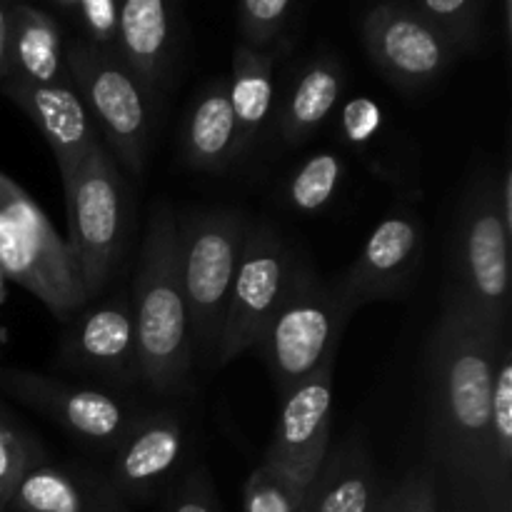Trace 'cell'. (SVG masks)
Returning a JSON list of instances; mask_svg holds the SVG:
<instances>
[{
  "label": "cell",
  "mask_w": 512,
  "mask_h": 512,
  "mask_svg": "<svg viewBox=\"0 0 512 512\" xmlns=\"http://www.w3.org/2000/svg\"><path fill=\"white\" fill-rule=\"evenodd\" d=\"M375 503L373 470L363 455L350 448L325 458L305 490L300 512H373Z\"/></svg>",
  "instance_id": "cell-23"
},
{
  "label": "cell",
  "mask_w": 512,
  "mask_h": 512,
  "mask_svg": "<svg viewBox=\"0 0 512 512\" xmlns=\"http://www.w3.org/2000/svg\"><path fill=\"white\" fill-rule=\"evenodd\" d=\"M0 270L58 320L75 318L88 305L68 243L55 233L43 208L5 173H0Z\"/></svg>",
  "instance_id": "cell-4"
},
{
  "label": "cell",
  "mask_w": 512,
  "mask_h": 512,
  "mask_svg": "<svg viewBox=\"0 0 512 512\" xmlns=\"http://www.w3.org/2000/svg\"><path fill=\"white\" fill-rule=\"evenodd\" d=\"M185 448L183 423L175 413L143 415L120 440L110 463V488L123 498H148L178 468Z\"/></svg>",
  "instance_id": "cell-16"
},
{
  "label": "cell",
  "mask_w": 512,
  "mask_h": 512,
  "mask_svg": "<svg viewBox=\"0 0 512 512\" xmlns=\"http://www.w3.org/2000/svg\"><path fill=\"white\" fill-rule=\"evenodd\" d=\"M273 65L275 53H255L245 45L235 48L228 98L238 128V155H243L255 143L270 118L275 100Z\"/></svg>",
  "instance_id": "cell-22"
},
{
  "label": "cell",
  "mask_w": 512,
  "mask_h": 512,
  "mask_svg": "<svg viewBox=\"0 0 512 512\" xmlns=\"http://www.w3.org/2000/svg\"><path fill=\"white\" fill-rule=\"evenodd\" d=\"M505 330L445 310L425 358L433 448L450 473L493 495L503 488L488 440L495 360Z\"/></svg>",
  "instance_id": "cell-1"
},
{
  "label": "cell",
  "mask_w": 512,
  "mask_h": 512,
  "mask_svg": "<svg viewBox=\"0 0 512 512\" xmlns=\"http://www.w3.org/2000/svg\"><path fill=\"white\" fill-rule=\"evenodd\" d=\"M305 490L288 475L263 463L250 473L243 490V512H300Z\"/></svg>",
  "instance_id": "cell-30"
},
{
  "label": "cell",
  "mask_w": 512,
  "mask_h": 512,
  "mask_svg": "<svg viewBox=\"0 0 512 512\" xmlns=\"http://www.w3.org/2000/svg\"><path fill=\"white\" fill-rule=\"evenodd\" d=\"M0 385L10 398L53 420L65 433L108 450L118 448L120 440L143 418L118 395L60 383L38 373L5 370L0 373Z\"/></svg>",
  "instance_id": "cell-10"
},
{
  "label": "cell",
  "mask_w": 512,
  "mask_h": 512,
  "mask_svg": "<svg viewBox=\"0 0 512 512\" xmlns=\"http://www.w3.org/2000/svg\"><path fill=\"white\" fill-rule=\"evenodd\" d=\"M343 65L330 55H315L300 68L280 108V135L285 143H303L328 120L343 93Z\"/></svg>",
  "instance_id": "cell-21"
},
{
  "label": "cell",
  "mask_w": 512,
  "mask_h": 512,
  "mask_svg": "<svg viewBox=\"0 0 512 512\" xmlns=\"http://www.w3.org/2000/svg\"><path fill=\"white\" fill-rule=\"evenodd\" d=\"M343 175V158L333 150H320L290 175L285 185V198L300 213H318L335 198Z\"/></svg>",
  "instance_id": "cell-24"
},
{
  "label": "cell",
  "mask_w": 512,
  "mask_h": 512,
  "mask_svg": "<svg viewBox=\"0 0 512 512\" xmlns=\"http://www.w3.org/2000/svg\"><path fill=\"white\" fill-rule=\"evenodd\" d=\"M423 248L425 238L418 215L405 210L388 215L370 233L348 273L338 278L340 293L350 310L355 313L368 303L395 300L408 293L423 263Z\"/></svg>",
  "instance_id": "cell-13"
},
{
  "label": "cell",
  "mask_w": 512,
  "mask_h": 512,
  "mask_svg": "<svg viewBox=\"0 0 512 512\" xmlns=\"http://www.w3.org/2000/svg\"><path fill=\"white\" fill-rule=\"evenodd\" d=\"M295 13L290 0H243L238 5V28L245 48L255 53H273L283 43L285 28Z\"/></svg>",
  "instance_id": "cell-29"
},
{
  "label": "cell",
  "mask_w": 512,
  "mask_h": 512,
  "mask_svg": "<svg viewBox=\"0 0 512 512\" xmlns=\"http://www.w3.org/2000/svg\"><path fill=\"white\" fill-rule=\"evenodd\" d=\"M3 343H5V328L0 325V345H3Z\"/></svg>",
  "instance_id": "cell-38"
},
{
  "label": "cell",
  "mask_w": 512,
  "mask_h": 512,
  "mask_svg": "<svg viewBox=\"0 0 512 512\" xmlns=\"http://www.w3.org/2000/svg\"><path fill=\"white\" fill-rule=\"evenodd\" d=\"M8 40H10V3H0V85L8 78Z\"/></svg>",
  "instance_id": "cell-36"
},
{
  "label": "cell",
  "mask_w": 512,
  "mask_h": 512,
  "mask_svg": "<svg viewBox=\"0 0 512 512\" xmlns=\"http://www.w3.org/2000/svg\"><path fill=\"white\" fill-rule=\"evenodd\" d=\"M373 512H413V475L405 478L393 493L378 500Z\"/></svg>",
  "instance_id": "cell-33"
},
{
  "label": "cell",
  "mask_w": 512,
  "mask_h": 512,
  "mask_svg": "<svg viewBox=\"0 0 512 512\" xmlns=\"http://www.w3.org/2000/svg\"><path fill=\"white\" fill-rule=\"evenodd\" d=\"M65 65L90 118L105 133L115 160L138 178L150 143V90L120 63L115 53L73 38L65 43Z\"/></svg>",
  "instance_id": "cell-8"
},
{
  "label": "cell",
  "mask_w": 512,
  "mask_h": 512,
  "mask_svg": "<svg viewBox=\"0 0 512 512\" xmlns=\"http://www.w3.org/2000/svg\"><path fill=\"white\" fill-rule=\"evenodd\" d=\"M5 512H120V503L108 480L43 460L23 475Z\"/></svg>",
  "instance_id": "cell-19"
},
{
  "label": "cell",
  "mask_w": 512,
  "mask_h": 512,
  "mask_svg": "<svg viewBox=\"0 0 512 512\" xmlns=\"http://www.w3.org/2000/svg\"><path fill=\"white\" fill-rule=\"evenodd\" d=\"M380 125H383V110L373 98H365V95L348 100L340 113V133L353 148L368 145L378 135Z\"/></svg>",
  "instance_id": "cell-31"
},
{
  "label": "cell",
  "mask_w": 512,
  "mask_h": 512,
  "mask_svg": "<svg viewBox=\"0 0 512 512\" xmlns=\"http://www.w3.org/2000/svg\"><path fill=\"white\" fill-rule=\"evenodd\" d=\"M5 95L33 120L35 128L53 150L63 188L73 180L90 150L100 145L98 128L80 100L73 83L68 85H0Z\"/></svg>",
  "instance_id": "cell-15"
},
{
  "label": "cell",
  "mask_w": 512,
  "mask_h": 512,
  "mask_svg": "<svg viewBox=\"0 0 512 512\" xmlns=\"http://www.w3.org/2000/svg\"><path fill=\"white\" fill-rule=\"evenodd\" d=\"M333 370L335 360L283 395L278 425L263 460L303 490L310 488L328 458L333 430Z\"/></svg>",
  "instance_id": "cell-12"
},
{
  "label": "cell",
  "mask_w": 512,
  "mask_h": 512,
  "mask_svg": "<svg viewBox=\"0 0 512 512\" xmlns=\"http://www.w3.org/2000/svg\"><path fill=\"white\" fill-rule=\"evenodd\" d=\"M165 512H220L218 498H215V490L213 485H210L208 475H205L203 470L188 475V478L175 488Z\"/></svg>",
  "instance_id": "cell-32"
},
{
  "label": "cell",
  "mask_w": 512,
  "mask_h": 512,
  "mask_svg": "<svg viewBox=\"0 0 512 512\" xmlns=\"http://www.w3.org/2000/svg\"><path fill=\"white\" fill-rule=\"evenodd\" d=\"M48 13L58 23L68 20L78 30V40L83 43L105 53H115L120 0H50Z\"/></svg>",
  "instance_id": "cell-26"
},
{
  "label": "cell",
  "mask_w": 512,
  "mask_h": 512,
  "mask_svg": "<svg viewBox=\"0 0 512 512\" xmlns=\"http://www.w3.org/2000/svg\"><path fill=\"white\" fill-rule=\"evenodd\" d=\"M65 190L68 248L88 300L100 295L123 260L133 230V200L118 163L95 145Z\"/></svg>",
  "instance_id": "cell-5"
},
{
  "label": "cell",
  "mask_w": 512,
  "mask_h": 512,
  "mask_svg": "<svg viewBox=\"0 0 512 512\" xmlns=\"http://www.w3.org/2000/svg\"><path fill=\"white\" fill-rule=\"evenodd\" d=\"M413 512H438V498L428 475H413Z\"/></svg>",
  "instance_id": "cell-34"
},
{
  "label": "cell",
  "mask_w": 512,
  "mask_h": 512,
  "mask_svg": "<svg viewBox=\"0 0 512 512\" xmlns=\"http://www.w3.org/2000/svg\"><path fill=\"white\" fill-rule=\"evenodd\" d=\"M60 343V365L95 375L105 383H140L138 340L130 303L115 298L68 320Z\"/></svg>",
  "instance_id": "cell-14"
},
{
  "label": "cell",
  "mask_w": 512,
  "mask_h": 512,
  "mask_svg": "<svg viewBox=\"0 0 512 512\" xmlns=\"http://www.w3.org/2000/svg\"><path fill=\"white\" fill-rule=\"evenodd\" d=\"M350 318L353 310L345 303L338 280L328 283L300 263L288 293L253 345L280 393L285 395L333 363Z\"/></svg>",
  "instance_id": "cell-3"
},
{
  "label": "cell",
  "mask_w": 512,
  "mask_h": 512,
  "mask_svg": "<svg viewBox=\"0 0 512 512\" xmlns=\"http://www.w3.org/2000/svg\"><path fill=\"white\" fill-rule=\"evenodd\" d=\"M15 85H68L65 35L45 8L10 3L8 78Z\"/></svg>",
  "instance_id": "cell-17"
},
{
  "label": "cell",
  "mask_w": 512,
  "mask_h": 512,
  "mask_svg": "<svg viewBox=\"0 0 512 512\" xmlns=\"http://www.w3.org/2000/svg\"><path fill=\"white\" fill-rule=\"evenodd\" d=\"M238 128L228 98V80L215 78L190 108L183 128V160L203 173H225L238 160Z\"/></svg>",
  "instance_id": "cell-20"
},
{
  "label": "cell",
  "mask_w": 512,
  "mask_h": 512,
  "mask_svg": "<svg viewBox=\"0 0 512 512\" xmlns=\"http://www.w3.org/2000/svg\"><path fill=\"white\" fill-rule=\"evenodd\" d=\"M43 460L38 438L0 408V512L8 510L23 475Z\"/></svg>",
  "instance_id": "cell-28"
},
{
  "label": "cell",
  "mask_w": 512,
  "mask_h": 512,
  "mask_svg": "<svg viewBox=\"0 0 512 512\" xmlns=\"http://www.w3.org/2000/svg\"><path fill=\"white\" fill-rule=\"evenodd\" d=\"M250 220L233 210H208L178 223L180 275L190 310L193 345L215 360L228 298Z\"/></svg>",
  "instance_id": "cell-7"
},
{
  "label": "cell",
  "mask_w": 512,
  "mask_h": 512,
  "mask_svg": "<svg viewBox=\"0 0 512 512\" xmlns=\"http://www.w3.org/2000/svg\"><path fill=\"white\" fill-rule=\"evenodd\" d=\"M488 440L490 450H493L495 473H498L500 485L508 488L512 463V350L508 343H503L498 360H495Z\"/></svg>",
  "instance_id": "cell-25"
},
{
  "label": "cell",
  "mask_w": 512,
  "mask_h": 512,
  "mask_svg": "<svg viewBox=\"0 0 512 512\" xmlns=\"http://www.w3.org/2000/svg\"><path fill=\"white\" fill-rule=\"evenodd\" d=\"M130 310L138 340L140 383L155 393L185 388L195 345L180 275L178 220L165 205L150 218Z\"/></svg>",
  "instance_id": "cell-2"
},
{
  "label": "cell",
  "mask_w": 512,
  "mask_h": 512,
  "mask_svg": "<svg viewBox=\"0 0 512 512\" xmlns=\"http://www.w3.org/2000/svg\"><path fill=\"white\" fill-rule=\"evenodd\" d=\"M175 48V8L165 0H123L115 55L153 93L170 68Z\"/></svg>",
  "instance_id": "cell-18"
},
{
  "label": "cell",
  "mask_w": 512,
  "mask_h": 512,
  "mask_svg": "<svg viewBox=\"0 0 512 512\" xmlns=\"http://www.w3.org/2000/svg\"><path fill=\"white\" fill-rule=\"evenodd\" d=\"M5 285H8V280H5L3 270H0V305H3V300H5Z\"/></svg>",
  "instance_id": "cell-37"
},
{
  "label": "cell",
  "mask_w": 512,
  "mask_h": 512,
  "mask_svg": "<svg viewBox=\"0 0 512 512\" xmlns=\"http://www.w3.org/2000/svg\"><path fill=\"white\" fill-rule=\"evenodd\" d=\"M450 270L453 280L445 310L505 330L510 313V233L500 218L495 185L480 183L465 198Z\"/></svg>",
  "instance_id": "cell-6"
},
{
  "label": "cell",
  "mask_w": 512,
  "mask_h": 512,
  "mask_svg": "<svg viewBox=\"0 0 512 512\" xmlns=\"http://www.w3.org/2000/svg\"><path fill=\"white\" fill-rule=\"evenodd\" d=\"M363 45L375 68L403 90L433 85L458 50L408 3H380L363 18Z\"/></svg>",
  "instance_id": "cell-11"
},
{
  "label": "cell",
  "mask_w": 512,
  "mask_h": 512,
  "mask_svg": "<svg viewBox=\"0 0 512 512\" xmlns=\"http://www.w3.org/2000/svg\"><path fill=\"white\" fill-rule=\"evenodd\" d=\"M408 5L458 53L473 48L480 40L485 10L480 0H413Z\"/></svg>",
  "instance_id": "cell-27"
},
{
  "label": "cell",
  "mask_w": 512,
  "mask_h": 512,
  "mask_svg": "<svg viewBox=\"0 0 512 512\" xmlns=\"http://www.w3.org/2000/svg\"><path fill=\"white\" fill-rule=\"evenodd\" d=\"M498 210H500V218H503L505 230H508L510 238H512V173H510V168H505L503 180H500Z\"/></svg>",
  "instance_id": "cell-35"
},
{
  "label": "cell",
  "mask_w": 512,
  "mask_h": 512,
  "mask_svg": "<svg viewBox=\"0 0 512 512\" xmlns=\"http://www.w3.org/2000/svg\"><path fill=\"white\" fill-rule=\"evenodd\" d=\"M298 265L300 260H295L278 230L265 223L248 225L230 288L223 335L215 350L220 365L253 350L258 335L288 293Z\"/></svg>",
  "instance_id": "cell-9"
}]
</instances>
